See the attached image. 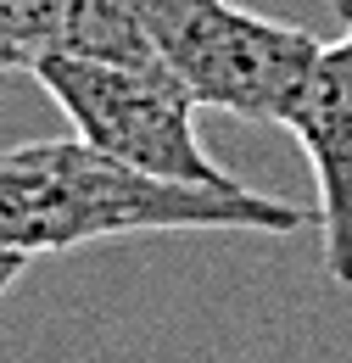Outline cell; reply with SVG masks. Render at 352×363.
Segmentation results:
<instances>
[{"instance_id": "1", "label": "cell", "mask_w": 352, "mask_h": 363, "mask_svg": "<svg viewBox=\"0 0 352 363\" xmlns=\"http://www.w3.org/2000/svg\"><path fill=\"white\" fill-rule=\"evenodd\" d=\"M319 213L258 196L246 184H185L129 168L89 140H28L0 151V246L11 252H73L118 235L163 229H252L297 235Z\"/></svg>"}, {"instance_id": "2", "label": "cell", "mask_w": 352, "mask_h": 363, "mask_svg": "<svg viewBox=\"0 0 352 363\" xmlns=\"http://www.w3.org/2000/svg\"><path fill=\"white\" fill-rule=\"evenodd\" d=\"M145 28L196 106L246 123H280L319 56L308 28L252 17L229 0H145Z\"/></svg>"}, {"instance_id": "3", "label": "cell", "mask_w": 352, "mask_h": 363, "mask_svg": "<svg viewBox=\"0 0 352 363\" xmlns=\"http://www.w3.org/2000/svg\"><path fill=\"white\" fill-rule=\"evenodd\" d=\"M34 79L73 118V135L95 151L157 179L235 184V174H224L196 140V95L163 62H84L56 50Z\"/></svg>"}, {"instance_id": "4", "label": "cell", "mask_w": 352, "mask_h": 363, "mask_svg": "<svg viewBox=\"0 0 352 363\" xmlns=\"http://www.w3.org/2000/svg\"><path fill=\"white\" fill-rule=\"evenodd\" d=\"M280 129L308 151L319 184V229H324V274L352 285V28L319 45L302 90L291 95Z\"/></svg>"}, {"instance_id": "5", "label": "cell", "mask_w": 352, "mask_h": 363, "mask_svg": "<svg viewBox=\"0 0 352 363\" xmlns=\"http://www.w3.org/2000/svg\"><path fill=\"white\" fill-rule=\"evenodd\" d=\"M62 50L84 62H163L145 28V0H73Z\"/></svg>"}, {"instance_id": "6", "label": "cell", "mask_w": 352, "mask_h": 363, "mask_svg": "<svg viewBox=\"0 0 352 363\" xmlns=\"http://www.w3.org/2000/svg\"><path fill=\"white\" fill-rule=\"evenodd\" d=\"M73 0H0V73H40L62 50Z\"/></svg>"}, {"instance_id": "7", "label": "cell", "mask_w": 352, "mask_h": 363, "mask_svg": "<svg viewBox=\"0 0 352 363\" xmlns=\"http://www.w3.org/2000/svg\"><path fill=\"white\" fill-rule=\"evenodd\" d=\"M23 269H28V252H11V246H0V296L23 279Z\"/></svg>"}, {"instance_id": "8", "label": "cell", "mask_w": 352, "mask_h": 363, "mask_svg": "<svg viewBox=\"0 0 352 363\" xmlns=\"http://www.w3.org/2000/svg\"><path fill=\"white\" fill-rule=\"evenodd\" d=\"M330 11L341 17V28H352V0H330Z\"/></svg>"}]
</instances>
